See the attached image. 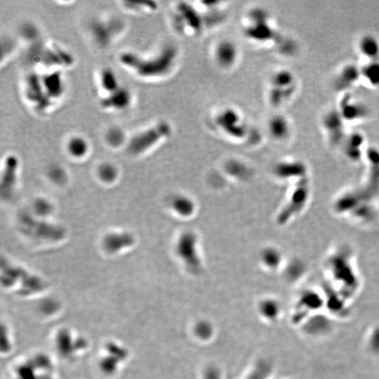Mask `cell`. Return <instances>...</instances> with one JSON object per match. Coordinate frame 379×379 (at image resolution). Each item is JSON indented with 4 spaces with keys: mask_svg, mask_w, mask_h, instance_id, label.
<instances>
[{
    "mask_svg": "<svg viewBox=\"0 0 379 379\" xmlns=\"http://www.w3.org/2000/svg\"><path fill=\"white\" fill-rule=\"evenodd\" d=\"M172 51L169 50L167 54H160L158 57L149 60H145L136 54L127 52L121 56L120 61L124 66L129 67L142 77H155L169 68L171 65L169 60L171 57H173L171 54Z\"/></svg>",
    "mask_w": 379,
    "mask_h": 379,
    "instance_id": "cell-1",
    "label": "cell"
},
{
    "mask_svg": "<svg viewBox=\"0 0 379 379\" xmlns=\"http://www.w3.org/2000/svg\"><path fill=\"white\" fill-rule=\"evenodd\" d=\"M21 230L32 237L57 241L64 237L65 231L61 227L46 222L39 221L29 214H23L20 217Z\"/></svg>",
    "mask_w": 379,
    "mask_h": 379,
    "instance_id": "cell-2",
    "label": "cell"
},
{
    "mask_svg": "<svg viewBox=\"0 0 379 379\" xmlns=\"http://www.w3.org/2000/svg\"><path fill=\"white\" fill-rule=\"evenodd\" d=\"M270 100L275 106H279L292 98L297 88L295 75L288 70H280L272 78Z\"/></svg>",
    "mask_w": 379,
    "mask_h": 379,
    "instance_id": "cell-3",
    "label": "cell"
},
{
    "mask_svg": "<svg viewBox=\"0 0 379 379\" xmlns=\"http://www.w3.org/2000/svg\"><path fill=\"white\" fill-rule=\"evenodd\" d=\"M169 133L170 127L167 124L164 122L159 123L135 136L130 142L129 151L135 155L144 153Z\"/></svg>",
    "mask_w": 379,
    "mask_h": 379,
    "instance_id": "cell-4",
    "label": "cell"
},
{
    "mask_svg": "<svg viewBox=\"0 0 379 379\" xmlns=\"http://www.w3.org/2000/svg\"><path fill=\"white\" fill-rule=\"evenodd\" d=\"M337 108L346 123L362 122L369 116L367 106L349 92L343 93Z\"/></svg>",
    "mask_w": 379,
    "mask_h": 379,
    "instance_id": "cell-5",
    "label": "cell"
},
{
    "mask_svg": "<svg viewBox=\"0 0 379 379\" xmlns=\"http://www.w3.org/2000/svg\"><path fill=\"white\" fill-rule=\"evenodd\" d=\"M346 124L337 108L329 110L322 117L323 129L330 141L333 144H338L342 140L344 141L347 136Z\"/></svg>",
    "mask_w": 379,
    "mask_h": 379,
    "instance_id": "cell-6",
    "label": "cell"
},
{
    "mask_svg": "<svg viewBox=\"0 0 379 379\" xmlns=\"http://www.w3.org/2000/svg\"><path fill=\"white\" fill-rule=\"evenodd\" d=\"M360 80H362L361 67L354 63H348L339 70L336 75L334 85L337 91L343 93H348Z\"/></svg>",
    "mask_w": 379,
    "mask_h": 379,
    "instance_id": "cell-7",
    "label": "cell"
},
{
    "mask_svg": "<svg viewBox=\"0 0 379 379\" xmlns=\"http://www.w3.org/2000/svg\"><path fill=\"white\" fill-rule=\"evenodd\" d=\"M196 237L192 233H185L180 238L177 245V252L191 268H198L200 261L197 254Z\"/></svg>",
    "mask_w": 379,
    "mask_h": 379,
    "instance_id": "cell-8",
    "label": "cell"
},
{
    "mask_svg": "<svg viewBox=\"0 0 379 379\" xmlns=\"http://www.w3.org/2000/svg\"><path fill=\"white\" fill-rule=\"evenodd\" d=\"M357 50L366 61H379V38L373 34H366L359 39Z\"/></svg>",
    "mask_w": 379,
    "mask_h": 379,
    "instance_id": "cell-9",
    "label": "cell"
},
{
    "mask_svg": "<svg viewBox=\"0 0 379 379\" xmlns=\"http://www.w3.org/2000/svg\"><path fill=\"white\" fill-rule=\"evenodd\" d=\"M18 166H19V162L16 157L12 155L7 158L1 183L2 196L5 198L10 196L12 192L16 181V173Z\"/></svg>",
    "mask_w": 379,
    "mask_h": 379,
    "instance_id": "cell-10",
    "label": "cell"
},
{
    "mask_svg": "<svg viewBox=\"0 0 379 379\" xmlns=\"http://www.w3.org/2000/svg\"><path fill=\"white\" fill-rule=\"evenodd\" d=\"M218 123L234 137L243 136L245 133L243 128L239 125V115L232 110L223 111L218 117Z\"/></svg>",
    "mask_w": 379,
    "mask_h": 379,
    "instance_id": "cell-11",
    "label": "cell"
},
{
    "mask_svg": "<svg viewBox=\"0 0 379 379\" xmlns=\"http://www.w3.org/2000/svg\"><path fill=\"white\" fill-rule=\"evenodd\" d=\"M131 102L130 92L125 88H120L116 91L108 94L101 101L103 107L115 110H123Z\"/></svg>",
    "mask_w": 379,
    "mask_h": 379,
    "instance_id": "cell-12",
    "label": "cell"
},
{
    "mask_svg": "<svg viewBox=\"0 0 379 379\" xmlns=\"http://www.w3.org/2000/svg\"><path fill=\"white\" fill-rule=\"evenodd\" d=\"M134 243L133 236L129 233L110 234L104 240V247L108 252L115 253Z\"/></svg>",
    "mask_w": 379,
    "mask_h": 379,
    "instance_id": "cell-13",
    "label": "cell"
},
{
    "mask_svg": "<svg viewBox=\"0 0 379 379\" xmlns=\"http://www.w3.org/2000/svg\"><path fill=\"white\" fill-rule=\"evenodd\" d=\"M292 128L290 122L284 115H276L269 123V130L272 136L278 140L288 138Z\"/></svg>",
    "mask_w": 379,
    "mask_h": 379,
    "instance_id": "cell-14",
    "label": "cell"
},
{
    "mask_svg": "<svg viewBox=\"0 0 379 379\" xmlns=\"http://www.w3.org/2000/svg\"><path fill=\"white\" fill-rule=\"evenodd\" d=\"M346 153L350 158L357 160L362 154V146L364 144V136L362 133L353 132L345 138Z\"/></svg>",
    "mask_w": 379,
    "mask_h": 379,
    "instance_id": "cell-15",
    "label": "cell"
},
{
    "mask_svg": "<svg viewBox=\"0 0 379 379\" xmlns=\"http://www.w3.org/2000/svg\"><path fill=\"white\" fill-rule=\"evenodd\" d=\"M362 79L365 81L368 85L376 89H379V61H366L363 66L361 67Z\"/></svg>",
    "mask_w": 379,
    "mask_h": 379,
    "instance_id": "cell-16",
    "label": "cell"
},
{
    "mask_svg": "<svg viewBox=\"0 0 379 379\" xmlns=\"http://www.w3.org/2000/svg\"><path fill=\"white\" fill-rule=\"evenodd\" d=\"M43 88L46 97L57 98L63 92L62 79L58 74H50L44 77L41 81Z\"/></svg>",
    "mask_w": 379,
    "mask_h": 379,
    "instance_id": "cell-17",
    "label": "cell"
},
{
    "mask_svg": "<svg viewBox=\"0 0 379 379\" xmlns=\"http://www.w3.org/2000/svg\"><path fill=\"white\" fill-rule=\"evenodd\" d=\"M237 49L231 42L224 41L218 44L216 50V58L218 63L224 66H230L237 58Z\"/></svg>",
    "mask_w": 379,
    "mask_h": 379,
    "instance_id": "cell-18",
    "label": "cell"
},
{
    "mask_svg": "<svg viewBox=\"0 0 379 379\" xmlns=\"http://www.w3.org/2000/svg\"><path fill=\"white\" fill-rule=\"evenodd\" d=\"M100 84L102 89L108 92V94H111L120 88L116 75L108 68L103 70L101 73Z\"/></svg>",
    "mask_w": 379,
    "mask_h": 379,
    "instance_id": "cell-19",
    "label": "cell"
},
{
    "mask_svg": "<svg viewBox=\"0 0 379 379\" xmlns=\"http://www.w3.org/2000/svg\"><path fill=\"white\" fill-rule=\"evenodd\" d=\"M87 149V143L81 137H74L68 143V150L74 156H83L86 154Z\"/></svg>",
    "mask_w": 379,
    "mask_h": 379,
    "instance_id": "cell-20",
    "label": "cell"
},
{
    "mask_svg": "<svg viewBox=\"0 0 379 379\" xmlns=\"http://www.w3.org/2000/svg\"><path fill=\"white\" fill-rule=\"evenodd\" d=\"M173 207L177 212L185 216L192 214L194 209L193 202L185 197H178L173 200Z\"/></svg>",
    "mask_w": 379,
    "mask_h": 379,
    "instance_id": "cell-21",
    "label": "cell"
},
{
    "mask_svg": "<svg viewBox=\"0 0 379 379\" xmlns=\"http://www.w3.org/2000/svg\"><path fill=\"white\" fill-rule=\"evenodd\" d=\"M301 164L297 162L289 164H281L278 166L277 169V174L280 176H288L294 174V171L297 170V169H301Z\"/></svg>",
    "mask_w": 379,
    "mask_h": 379,
    "instance_id": "cell-22",
    "label": "cell"
},
{
    "mask_svg": "<svg viewBox=\"0 0 379 379\" xmlns=\"http://www.w3.org/2000/svg\"><path fill=\"white\" fill-rule=\"evenodd\" d=\"M263 259L264 262L269 266L275 267L278 265L280 259L279 254L275 250H268L265 251L263 254Z\"/></svg>",
    "mask_w": 379,
    "mask_h": 379,
    "instance_id": "cell-23",
    "label": "cell"
},
{
    "mask_svg": "<svg viewBox=\"0 0 379 379\" xmlns=\"http://www.w3.org/2000/svg\"><path fill=\"white\" fill-rule=\"evenodd\" d=\"M108 139L111 142V144H113V145H117V144H120L122 141L123 134H122L120 130L113 129L108 132Z\"/></svg>",
    "mask_w": 379,
    "mask_h": 379,
    "instance_id": "cell-24",
    "label": "cell"
},
{
    "mask_svg": "<svg viewBox=\"0 0 379 379\" xmlns=\"http://www.w3.org/2000/svg\"><path fill=\"white\" fill-rule=\"evenodd\" d=\"M100 174L104 180H111L113 179L115 176V171L111 166L106 165L101 168Z\"/></svg>",
    "mask_w": 379,
    "mask_h": 379,
    "instance_id": "cell-25",
    "label": "cell"
},
{
    "mask_svg": "<svg viewBox=\"0 0 379 379\" xmlns=\"http://www.w3.org/2000/svg\"><path fill=\"white\" fill-rule=\"evenodd\" d=\"M371 348L375 351L379 352V329L376 330L372 335L371 340Z\"/></svg>",
    "mask_w": 379,
    "mask_h": 379,
    "instance_id": "cell-26",
    "label": "cell"
}]
</instances>
